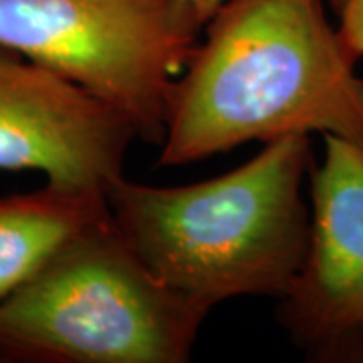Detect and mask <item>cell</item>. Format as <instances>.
Here are the masks:
<instances>
[{
    "instance_id": "cell-2",
    "label": "cell",
    "mask_w": 363,
    "mask_h": 363,
    "mask_svg": "<svg viewBox=\"0 0 363 363\" xmlns=\"http://www.w3.org/2000/svg\"><path fill=\"white\" fill-rule=\"evenodd\" d=\"M313 164L311 135H285L206 182L160 188L121 176L105 198L145 267L210 313L228 298L279 301L291 289L311 245L303 190Z\"/></svg>"
},
{
    "instance_id": "cell-4",
    "label": "cell",
    "mask_w": 363,
    "mask_h": 363,
    "mask_svg": "<svg viewBox=\"0 0 363 363\" xmlns=\"http://www.w3.org/2000/svg\"><path fill=\"white\" fill-rule=\"evenodd\" d=\"M204 26L180 0H0V45L69 79L160 145Z\"/></svg>"
},
{
    "instance_id": "cell-6",
    "label": "cell",
    "mask_w": 363,
    "mask_h": 363,
    "mask_svg": "<svg viewBox=\"0 0 363 363\" xmlns=\"http://www.w3.org/2000/svg\"><path fill=\"white\" fill-rule=\"evenodd\" d=\"M131 123L91 93L0 45V169L105 192L123 176Z\"/></svg>"
},
{
    "instance_id": "cell-3",
    "label": "cell",
    "mask_w": 363,
    "mask_h": 363,
    "mask_svg": "<svg viewBox=\"0 0 363 363\" xmlns=\"http://www.w3.org/2000/svg\"><path fill=\"white\" fill-rule=\"evenodd\" d=\"M206 317L145 267L107 212L0 303V362L184 363Z\"/></svg>"
},
{
    "instance_id": "cell-8",
    "label": "cell",
    "mask_w": 363,
    "mask_h": 363,
    "mask_svg": "<svg viewBox=\"0 0 363 363\" xmlns=\"http://www.w3.org/2000/svg\"><path fill=\"white\" fill-rule=\"evenodd\" d=\"M337 13L339 39L351 59L359 63L363 59V0H343Z\"/></svg>"
},
{
    "instance_id": "cell-1",
    "label": "cell",
    "mask_w": 363,
    "mask_h": 363,
    "mask_svg": "<svg viewBox=\"0 0 363 363\" xmlns=\"http://www.w3.org/2000/svg\"><path fill=\"white\" fill-rule=\"evenodd\" d=\"M204 33L176 79L160 166L285 135L363 147V77L323 0H226Z\"/></svg>"
},
{
    "instance_id": "cell-5",
    "label": "cell",
    "mask_w": 363,
    "mask_h": 363,
    "mask_svg": "<svg viewBox=\"0 0 363 363\" xmlns=\"http://www.w3.org/2000/svg\"><path fill=\"white\" fill-rule=\"evenodd\" d=\"M311 245L277 319L317 363H363V147L325 135L313 164Z\"/></svg>"
},
{
    "instance_id": "cell-9",
    "label": "cell",
    "mask_w": 363,
    "mask_h": 363,
    "mask_svg": "<svg viewBox=\"0 0 363 363\" xmlns=\"http://www.w3.org/2000/svg\"><path fill=\"white\" fill-rule=\"evenodd\" d=\"M180 2L186 6V9H188V11H190V14L194 16L200 25L206 26L208 21L214 16V13L220 9L226 0H180ZM329 2L333 4V9H335V11H339V6H341V2H343V0H329Z\"/></svg>"
},
{
    "instance_id": "cell-7",
    "label": "cell",
    "mask_w": 363,
    "mask_h": 363,
    "mask_svg": "<svg viewBox=\"0 0 363 363\" xmlns=\"http://www.w3.org/2000/svg\"><path fill=\"white\" fill-rule=\"evenodd\" d=\"M109 212L101 190L47 182L0 198V303L47 264L85 224Z\"/></svg>"
}]
</instances>
